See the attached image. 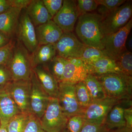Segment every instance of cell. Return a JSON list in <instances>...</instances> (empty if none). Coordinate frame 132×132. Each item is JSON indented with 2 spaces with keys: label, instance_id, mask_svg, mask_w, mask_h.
<instances>
[{
  "label": "cell",
  "instance_id": "1",
  "mask_svg": "<svg viewBox=\"0 0 132 132\" xmlns=\"http://www.w3.org/2000/svg\"><path fill=\"white\" fill-rule=\"evenodd\" d=\"M102 19L98 13H87L79 16L76 27V34L83 44L101 50L104 37L101 27Z\"/></svg>",
  "mask_w": 132,
  "mask_h": 132
},
{
  "label": "cell",
  "instance_id": "2",
  "mask_svg": "<svg viewBox=\"0 0 132 132\" xmlns=\"http://www.w3.org/2000/svg\"><path fill=\"white\" fill-rule=\"evenodd\" d=\"M97 76L107 97L121 100H131L132 76L120 72Z\"/></svg>",
  "mask_w": 132,
  "mask_h": 132
},
{
  "label": "cell",
  "instance_id": "3",
  "mask_svg": "<svg viewBox=\"0 0 132 132\" xmlns=\"http://www.w3.org/2000/svg\"><path fill=\"white\" fill-rule=\"evenodd\" d=\"M6 65L11 73L13 80L31 79L32 68L30 54L20 41L15 43Z\"/></svg>",
  "mask_w": 132,
  "mask_h": 132
},
{
  "label": "cell",
  "instance_id": "4",
  "mask_svg": "<svg viewBox=\"0 0 132 132\" xmlns=\"http://www.w3.org/2000/svg\"><path fill=\"white\" fill-rule=\"evenodd\" d=\"M131 1L125 3L102 17L101 21L102 31L105 36L114 34L126 26L131 19Z\"/></svg>",
  "mask_w": 132,
  "mask_h": 132
},
{
  "label": "cell",
  "instance_id": "5",
  "mask_svg": "<svg viewBox=\"0 0 132 132\" xmlns=\"http://www.w3.org/2000/svg\"><path fill=\"white\" fill-rule=\"evenodd\" d=\"M40 121L46 132H61L67 128L68 118L62 112L57 98H50Z\"/></svg>",
  "mask_w": 132,
  "mask_h": 132
},
{
  "label": "cell",
  "instance_id": "6",
  "mask_svg": "<svg viewBox=\"0 0 132 132\" xmlns=\"http://www.w3.org/2000/svg\"><path fill=\"white\" fill-rule=\"evenodd\" d=\"M132 28V20L114 34L105 36L102 40V52L106 57L115 60L126 49V43Z\"/></svg>",
  "mask_w": 132,
  "mask_h": 132
},
{
  "label": "cell",
  "instance_id": "7",
  "mask_svg": "<svg viewBox=\"0 0 132 132\" xmlns=\"http://www.w3.org/2000/svg\"><path fill=\"white\" fill-rule=\"evenodd\" d=\"M4 87L14 101L21 112L32 113L30 106L31 79L13 80Z\"/></svg>",
  "mask_w": 132,
  "mask_h": 132
},
{
  "label": "cell",
  "instance_id": "8",
  "mask_svg": "<svg viewBox=\"0 0 132 132\" xmlns=\"http://www.w3.org/2000/svg\"><path fill=\"white\" fill-rule=\"evenodd\" d=\"M59 84L57 98L62 112L68 118L83 114L84 109L80 105L75 93V85L61 82Z\"/></svg>",
  "mask_w": 132,
  "mask_h": 132
},
{
  "label": "cell",
  "instance_id": "9",
  "mask_svg": "<svg viewBox=\"0 0 132 132\" xmlns=\"http://www.w3.org/2000/svg\"><path fill=\"white\" fill-rule=\"evenodd\" d=\"M107 97L100 100L92 102L84 109L83 116L86 121L104 124L107 116L115 105L123 101Z\"/></svg>",
  "mask_w": 132,
  "mask_h": 132
},
{
  "label": "cell",
  "instance_id": "10",
  "mask_svg": "<svg viewBox=\"0 0 132 132\" xmlns=\"http://www.w3.org/2000/svg\"><path fill=\"white\" fill-rule=\"evenodd\" d=\"M54 45L57 55L65 59H80L86 46L72 32H63L61 38Z\"/></svg>",
  "mask_w": 132,
  "mask_h": 132
},
{
  "label": "cell",
  "instance_id": "11",
  "mask_svg": "<svg viewBox=\"0 0 132 132\" xmlns=\"http://www.w3.org/2000/svg\"><path fill=\"white\" fill-rule=\"evenodd\" d=\"M79 16L76 1L64 0L62 6L52 20L63 32H72Z\"/></svg>",
  "mask_w": 132,
  "mask_h": 132
},
{
  "label": "cell",
  "instance_id": "12",
  "mask_svg": "<svg viewBox=\"0 0 132 132\" xmlns=\"http://www.w3.org/2000/svg\"><path fill=\"white\" fill-rule=\"evenodd\" d=\"M17 35L19 41L24 45L29 53H32L38 44L35 27L25 11L21 13L17 26Z\"/></svg>",
  "mask_w": 132,
  "mask_h": 132
},
{
  "label": "cell",
  "instance_id": "13",
  "mask_svg": "<svg viewBox=\"0 0 132 132\" xmlns=\"http://www.w3.org/2000/svg\"><path fill=\"white\" fill-rule=\"evenodd\" d=\"M31 113L40 119L47 108L50 97L43 88L33 71L31 74Z\"/></svg>",
  "mask_w": 132,
  "mask_h": 132
},
{
  "label": "cell",
  "instance_id": "14",
  "mask_svg": "<svg viewBox=\"0 0 132 132\" xmlns=\"http://www.w3.org/2000/svg\"><path fill=\"white\" fill-rule=\"evenodd\" d=\"M66 60L61 82L75 85L84 81L88 74L86 64L80 58H71Z\"/></svg>",
  "mask_w": 132,
  "mask_h": 132
},
{
  "label": "cell",
  "instance_id": "15",
  "mask_svg": "<svg viewBox=\"0 0 132 132\" xmlns=\"http://www.w3.org/2000/svg\"><path fill=\"white\" fill-rule=\"evenodd\" d=\"M35 31L38 45L54 44L63 34L61 29L52 20L36 27Z\"/></svg>",
  "mask_w": 132,
  "mask_h": 132
},
{
  "label": "cell",
  "instance_id": "16",
  "mask_svg": "<svg viewBox=\"0 0 132 132\" xmlns=\"http://www.w3.org/2000/svg\"><path fill=\"white\" fill-rule=\"evenodd\" d=\"M20 113L16 104L4 87H0L1 127L6 128L11 119Z\"/></svg>",
  "mask_w": 132,
  "mask_h": 132
},
{
  "label": "cell",
  "instance_id": "17",
  "mask_svg": "<svg viewBox=\"0 0 132 132\" xmlns=\"http://www.w3.org/2000/svg\"><path fill=\"white\" fill-rule=\"evenodd\" d=\"M37 79L45 92L50 98H57L59 84L47 66H36L32 69Z\"/></svg>",
  "mask_w": 132,
  "mask_h": 132
},
{
  "label": "cell",
  "instance_id": "18",
  "mask_svg": "<svg viewBox=\"0 0 132 132\" xmlns=\"http://www.w3.org/2000/svg\"><path fill=\"white\" fill-rule=\"evenodd\" d=\"M22 10L19 8L12 7L0 14V31L10 39L17 29Z\"/></svg>",
  "mask_w": 132,
  "mask_h": 132
},
{
  "label": "cell",
  "instance_id": "19",
  "mask_svg": "<svg viewBox=\"0 0 132 132\" xmlns=\"http://www.w3.org/2000/svg\"><path fill=\"white\" fill-rule=\"evenodd\" d=\"M27 14L35 27L45 24L53 17L46 8L43 0H31L26 8Z\"/></svg>",
  "mask_w": 132,
  "mask_h": 132
},
{
  "label": "cell",
  "instance_id": "20",
  "mask_svg": "<svg viewBox=\"0 0 132 132\" xmlns=\"http://www.w3.org/2000/svg\"><path fill=\"white\" fill-rule=\"evenodd\" d=\"M57 55L54 44L38 45L30 54L32 68L39 65L47 66Z\"/></svg>",
  "mask_w": 132,
  "mask_h": 132
},
{
  "label": "cell",
  "instance_id": "21",
  "mask_svg": "<svg viewBox=\"0 0 132 132\" xmlns=\"http://www.w3.org/2000/svg\"><path fill=\"white\" fill-rule=\"evenodd\" d=\"M132 103L131 100L124 101L115 105L109 112L104 124L109 130L121 128L126 126L124 112L126 105Z\"/></svg>",
  "mask_w": 132,
  "mask_h": 132
},
{
  "label": "cell",
  "instance_id": "22",
  "mask_svg": "<svg viewBox=\"0 0 132 132\" xmlns=\"http://www.w3.org/2000/svg\"><path fill=\"white\" fill-rule=\"evenodd\" d=\"M86 65L88 73L96 76L121 72L115 61L108 57L102 58L92 64Z\"/></svg>",
  "mask_w": 132,
  "mask_h": 132
},
{
  "label": "cell",
  "instance_id": "23",
  "mask_svg": "<svg viewBox=\"0 0 132 132\" xmlns=\"http://www.w3.org/2000/svg\"><path fill=\"white\" fill-rule=\"evenodd\" d=\"M83 81L90 93L92 102L106 98L104 88L97 76L88 74Z\"/></svg>",
  "mask_w": 132,
  "mask_h": 132
},
{
  "label": "cell",
  "instance_id": "24",
  "mask_svg": "<svg viewBox=\"0 0 132 132\" xmlns=\"http://www.w3.org/2000/svg\"><path fill=\"white\" fill-rule=\"evenodd\" d=\"M30 114L21 112L15 115L9 121L6 127L7 132H23Z\"/></svg>",
  "mask_w": 132,
  "mask_h": 132
},
{
  "label": "cell",
  "instance_id": "25",
  "mask_svg": "<svg viewBox=\"0 0 132 132\" xmlns=\"http://www.w3.org/2000/svg\"><path fill=\"white\" fill-rule=\"evenodd\" d=\"M66 61V59L57 55L47 66L50 72L59 83L62 80Z\"/></svg>",
  "mask_w": 132,
  "mask_h": 132
},
{
  "label": "cell",
  "instance_id": "26",
  "mask_svg": "<svg viewBox=\"0 0 132 132\" xmlns=\"http://www.w3.org/2000/svg\"><path fill=\"white\" fill-rule=\"evenodd\" d=\"M118 67L123 73L132 76V52L126 49L115 60Z\"/></svg>",
  "mask_w": 132,
  "mask_h": 132
},
{
  "label": "cell",
  "instance_id": "27",
  "mask_svg": "<svg viewBox=\"0 0 132 132\" xmlns=\"http://www.w3.org/2000/svg\"><path fill=\"white\" fill-rule=\"evenodd\" d=\"M98 4L97 12L102 17L120 6L126 2L125 0H95Z\"/></svg>",
  "mask_w": 132,
  "mask_h": 132
},
{
  "label": "cell",
  "instance_id": "28",
  "mask_svg": "<svg viewBox=\"0 0 132 132\" xmlns=\"http://www.w3.org/2000/svg\"><path fill=\"white\" fill-rule=\"evenodd\" d=\"M75 93L78 103L84 109L92 103L90 93L84 81L75 84Z\"/></svg>",
  "mask_w": 132,
  "mask_h": 132
},
{
  "label": "cell",
  "instance_id": "29",
  "mask_svg": "<svg viewBox=\"0 0 132 132\" xmlns=\"http://www.w3.org/2000/svg\"><path fill=\"white\" fill-rule=\"evenodd\" d=\"M107 57L101 50L86 46L80 58L86 64H92L102 58Z\"/></svg>",
  "mask_w": 132,
  "mask_h": 132
},
{
  "label": "cell",
  "instance_id": "30",
  "mask_svg": "<svg viewBox=\"0 0 132 132\" xmlns=\"http://www.w3.org/2000/svg\"><path fill=\"white\" fill-rule=\"evenodd\" d=\"M85 121L83 114L74 116L68 118L66 128L69 132H80Z\"/></svg>",
  "mask_w": 132,
  "mask_h": 132
},
{
  "label": "cell",
  "instance_id": "31",
  "mask_svg": "<svg viewBox=\"0 0 132 132\" xmlns=\"http://www.w3.org/2000/svg\"><path fill=\"white\" fill-rule=\"evenodd\" d=\"M76 1L79 16L94 11L98 7L95 0H78Z\"/></svg>",
  "mask_w": 132,
  "mask_h": 132
},
{
  "label": "cell",
  "instance_id": "32",
  "mask_svg": "<svg viewBox=\"0 0 132 132\" xmlns=\"http://www.w3.org/2000/svg\"><path fill=\"white\" fill-rule=\"evenodd\" d=\"M23 132H46L43 130L40 119L32 113L30 114L28 122Z\"/></svg>",
  "mask_w": 132,
  "mask_h": 132
},
{
  "label": "cell",
  "instance_id": "33",
  "mask_svg": "<svg viewBox=\"0 0 132 132\" xmlns=\"http://www.w3.org/2000/svg\"><path fill=\"white\" fill-rule=\"evenodd\" d=\"M15 43V42L11 40L7 45L0 48V65L7 64L12 54Z\"/></svg>",
  "mask_w": 132,
  "mask_h": 132
},
{
  "label": "cell",
  "instance_id": "34",
  "mask_svg": "<svg viewBox=\"0 0 132 132\" xmlns=\"http://www.w3.org/2000/svg\"><path fill=\"white\" fill-rule=\"evenodd\" d=\"M50 14L54 17L62 6L63 0H43Z\"/></svg>",
  "mask_w": 132,
  "mask_h": 132
},
{
  "label": "cell",
  "instance_id": "35",
  "mask_svg": "<svg viewBox=\"0 0 132 132\" xmlns=\"http://www.w3.org/2000/svg\"><path fill=\"white\" fill-rule=\"evenodd\" d=\"M105 124H99L85 121L80 132H108L109 131Z\"/></svg>",
  "mask_w": 132,
  "mask_h": 132
},
{
  "label": "cell",
  "instance_id": "36",
  "mask_svg": "<svg viewBox=\"0 0 132 132\" xmlns=\"http://www.w3.org/2000/svg\"><path fill=\"white\" fill-rule=\"evenodd\" d=\"M11 73L6 64L0 65V87L13 81Z\"/></svg>",
  "mask_w": 132,
  "mask_h": 132
},
{
  "label": "cell",
  "instance_id": "37",
  "mask_svg": "<svg viewBox=\"0 0 132 132\" xmlns=\"http://www.w3.org/2000/svg\"><path fill=\"white\" fill-rule=\"evenodd\" d=\"M124 118L126 123V127L132 129V106L126 108L124 110Z\"/></svg>",
  "mask_w": 132,
  "mask_h": 132
},
{
  "label": "cell",
  "instance_id": "38",
  "mask_svg": "<svg viewBox=\"0 0 132 132\" xmlns=\"http://www.w3.org/2000/svg\"><path fill=\"white\" fill-rule=\"evenodd\" d=\"M31 0H12L13 7L26 9L31 2Z\"/></svg>",
  "mask_w": 132,
  "mask_h": 132
},
{
  "label": "cell",
  "instance_id": "39",
  "mask_svg": "<svg viewBox=\"0 0 132 132\" xmlns=\"http://www.w3.org/2000/svg\"><path fill=\"white\" fill-rule=\"evenodd\" d=\"M12 7V0H0V14Z\"/></svg>",
  "mask_w": 132,
  "mask_h": 132
},
{
  "label": "cell",
  "instance_id": "40",
  "mask_svg": "<svg viewBox=\"0 0 132 132\" xmlns=\"http://www.w3.org/2000/svg\"><path fill=\"white\" fill-rule=\"evenodd\" d=\"M10 40V38L0 31V48L7 45Z\"/></svg>",
  "mask_w": 132,
  "mask_h": 132
},
{
  "label": "cell",
  "instance_id": "41",
  "mask_svg": "<svg viewBox=\"0 0 132 132\" xmlns=\"http://www.w3.org/2000/svg\"><path fill=\"white\" fill-rule=\"evenodd\" d=\"M108 132H132V129L126 127L109 130Z\"/></svg>",
  "mask_w": 132,
  "mask_h": 132
},
{
  "label": "cell",
  "instance_id": "42",
  "mask_svg": "<svg viewBox=\"0 0 132 132\" xmlns=\"http://www.w3.org/2000/svg\"><path fill=\"white\" fill-rule=\"evenodd\" d=\"M127 50L128 51L131 52L132 50V36H129V38L128 37L127 40L126 42V47Z\"/></svg>",
  "mask_w": 132,
  "mask_h": 132
},
{
  "label": "cell",
  "instance_id": "43",
  "mask_svg": "<svg viewBox=\"0 0 132 132\" xmlns=\"http://www.w3.org/2000/svg\"><path fill=\"white\" fill-rule=\"evenodd\" d=\"M0 132H7L6 128L1 127H0Z\"/></svg>",
  "mask_w": 132,
  "mask_h": 132
},
{
  "label": "cell",
  "instance_id": "44",
  "mask_svg": "<svg viewBox=\"0 0 132 132\" xmlns=\"http://www.w3.org/2000/svg\"><path fill=\"white\" fill-rule=\"evenodd\" d=\"M62 132H69V131L68 130H67V128H66L65 130H64L63 131H62Z\"/></svg>",
  "mask_w": 132,
  "mask_h": 132
},
{
  "label": "cell",
  "instance_id": "45",
  "mask_svg": "<svg viewBox=\"0 0 132 132\" xmlns=\"http://www.w3.org/2000/svg\"><path fill=\"white\" fill-rule=\"evenodd\" d=\"M1 121H0V127H1Z\"/></svg>",
  "mask_w": 132,
  "mask_h": 132
}]
</instances>
